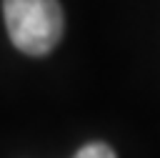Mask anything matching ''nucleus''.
Returning a JSON list of instances; mask_svg holds the SVG:
<instances>
[{
  "mask_svg": "<svg viewBox=\"0 0 160 158\" xmlns=\"http://www.w3.org/2000/svg\"><path fill=\"white\" fill-rule=\"evenodd\" d=\"M75 158H118V155H115V150H112L108 143L95 140V143L82 145V148L75 153Z\"/></svg>",
  "mask_w": 160,
  "mask_h": 158,
  "instance_id": "2",
  "label": "nucleus"
},
{
  "mask_svg": "<svg viewBox=\"0 0 160 158\" xmlns=\"http://www.w3.org/2000/svg\"><path fill=\"white\" fill-rule=\"evenodd\" d=\"M2 18L10 43L25 55H48L65 28L58 0H2Z\"/></svg>",
  "mask_w": 160,
  "mask_h": 158,
  "instance_id": "1",
  "label": "nucleus"
}]
</instances>
